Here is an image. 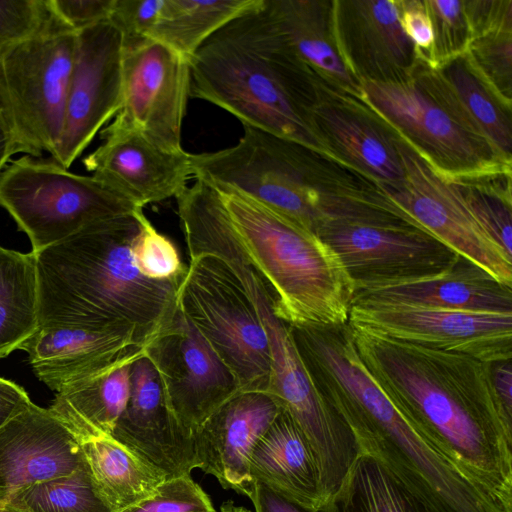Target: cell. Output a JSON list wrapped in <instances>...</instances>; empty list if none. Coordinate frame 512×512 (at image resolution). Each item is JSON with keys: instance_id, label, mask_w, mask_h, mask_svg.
<instances>
[{"instance_id": "cell-5", "label": "cell", "mask_w": 512, "mask_h": 512, "mask_svg": "<svg viewBox=\"0 0 512 512\" xmlns=\"http://www.w3.org/2000/svg\"><path fill=\"white\" fill-rule=\"evenodd\" d=\"M217 190L243 249L274 296L276 316L292 327L347 324L354 282L334 250L255 200Z\"/></svg>"}, {"instance_id": "cell-21", "label": "cell", "mask_w": 512, "mask_h": 512, "mask_svg": "<svg viewBox=\"0 0 512 512\" xmlns=\"http://www.w3.org/2000/svg\"><path fill=\"white\" fill-rule=\"evenodd\" d=\"M333 22L339 49L361 80L406 78L417 54L402 30L398 1L335 2Z\"/></svg>"}, {"instance_id": "cell-29", "label": "cell", "mask_w": 512, "mask_h": 512, "mask_svg": "<svg viewBox=\"0 0 512 512\" xmlns=\"http://www.w3.org/2000/svg\"><path fill=\"white\" fill-rule=\"evenodd\" d=\"M80 447L97 490L114 512L153 496L167 479L110 435L86 440Z\"/></svg>"}, {"instance_id": "cell-41", "label": "cell", "mask_w": 512, "mask_h": 512, "mask_svg": "<svg viewBox=\"0 0 512 512\" xmlns=\"http://www.w3.org/2000/svg\"><path fill=\"white\" fill-rule=\"evenodd\" d=\"M54 16L79 32L110 19L115 0H47Z\"/></svg>"}, {"instance_id": "cell-37", "label": "cell", "mask_w": 512, "mask_h": 512, "mask_svg": "<svg viewBox=\"0 0 512 512\" xmlns=\"http://www.w3.org/2000/svg\"><path fill=\"white\" fill-rule=\"evenodd\" d=\"M136 268L145 278L157 281L183 280L186 266L174 243L158 232L144 215L133 246Z\"/></svg>"}, {"instance_id": "cell-28", "label": "cell", "mask_w": 512, "mask_h": 512, "mask_svg": "<svg viewBox=\"0 0 512 512\" xmlns=\"http://www.w3.org/2000/svg\"><path fill=\"white\" fill-rule=\"evenodd\" d=\"M312 124L320 138L325 133L345 159L381 184L403 180L394 138L388 139L364 117L345 108L317 103L312 109Z\"/></svg>"}, {"instance_id": "cell-36", "label": "cell", "mask_w": 512, "mask_h": 512, "mask_svg": "<svg viewBox=\"0 0 512 512\" xmlns=\"http://www.w3.org/2000/svg\"><path fill=\"white\" fill-rule=\"evenodd\" d=\"M512 29H495L472 37L470 61L497 95L511 105Z\"/></svg>"}, {"instance_id": "cell-45", "label": "cell", "mask_w": 512, "mask_h": 512, "mask_svg": "<svg viewBox=\"0 0 512 512\" xmlns=\"http://www.w3.org/2000/svg\"><path fill=\"white\" fill-rule=\"evenodd\" d=\"M494 391L508 417L512 419V363L511 360L491 363Z\"/></svg>"}, {"instance_id": "cell-15", "label": "cell", "mask_w": 512, "mask_h": 512, "mask_svg": "<svg viewBox=\"0 0 512 512\" xmlns=\"http://www.w3.org/2000/svg\"><path fill=\"white\" fill-rule=\"evenodd\" d=\"M189 59L148 39L122 46V100L110 126L135 129L159 147L182 151V124L190 98Z\"/></svg>"}, {"instance_id": "cell-25", "label": "cell", "mask_w": 512, "mask_h": 512, "mask_svg": "<svg viewBox=\"0 0 512 512\" xmlns=\"http://www.w3.org/2000/svg\"><path fill=\"white\" fill-rule=\"evenodd\" d=\"M430 73L455 113L511 163V105L480 75L467 53L430 68Z\"/></svg>"}, {"instance_id": "cell-1", "label": "cell", "mask_w": 512, "mask_h": 512, "mask_svg": "<svg viewBox=\"0 0 512 512\" xmlns=\"http://www.w3.org/2000/svg\"><path fill=\"white\" fill-rule=\"evenodd\" d=\"M349 328L365 367L399 411L512 511V419L494 391L491 363Z\"/></svg>"}, {"instance_id": "cell-40", "label": "cell", "mask_w": 512, "mask_h": 512, "mask_svg": "<svg viewBox=\"0 0 512 512\" xmlns=\"http://www.w3.org/2000/svg\"><path fill=\"white\" fill-rule=\"evenodd\" d=\"M164 0H115L110 21L122 36V46L132 47L150 39Z\"/></svg>"}, {"instance_id": "cell-10", "label": "cell", "mask_w": 512, "mask_h": 512, "mask_svg": "<svg viewBox=\"0 0 512 512\" xmlns=\"http://www.w3.org/2000/svg\"><path fill=\"white\" fill-rule=\"evenodd\" d=\"M189 257L177 306L233 373L241 392L268 393L270 347L253 302L218 256Z\"/></svg>"}, {"instance_id": "cell-24", "label": "cell", "mask_w": 512, "mask_h": 512, "mask_svg": "<svg viewBox=\"0 0 512 512\" xmlns=\"http://www.w3.org/2000/svg\"><path fill=\"white\" fill-rule=\"evenodd\" d=\"M250 473L256 482L305 509L317 511L324 504L316 455L283 408L255 445Z\"/></svg>"}, {"instance_id": "cell-30", "label": "cell", "mask_w": 512, "mask_h": 512, "mask_svg": "<svg viewBox=\"0 0 512 512\" xmlns=\"http://www.w3.org/2000/svg\"><path fill=\"white\" fill-rule=\"evenodd\" d=\"M40 327L35 253L0 246V359Z\"/></svg>"}, {"instance_id": "cell-18", "label": "cell", "mask_w": 512, "mask_h": 512, "mask_svg": "<svg viewBox=\"0 0 512 512\" xmlns=\"http://www.w3.org/2000/svg\"><path fill=\"white\" fill-rule=\"evenodd\" d=\"M111 436L167 479L199 467L194 436L170 413L158 373L144 354L131 364L129 400Z\"/></svg>"}, {"instance_id": "cell-47", "label": "cell", "mask_w": 512, "mask_h": 512, "mask_svg": "<svg viewBox=\"0 0 512 512\" xmlns=\"http://www.w3.org/2000/svg\"><path fill=\"white\" fill-rule=\"evenodd\" d=\"M220 512H251L249 509L242 507V506H236L233 501H225L221 507Z\"/></svg>"}, {"instance_id": "cell-11", "label": "cell", "mask_w": 512, "mask_h": 512, "mask_svg": "<svg viewBox=\"0 0 512 512\" xmlns=\"http://www.w3.org/2000/svg\"><path fill=\"white\" fill-rule=\"evenodd\" d=\"M404 178L383 184L381 210L433 236L500 282L512 286V258L475 218L454 179L394 138Z\"/></svg>"}, {"instance_id": "cell-20", "label": "cell", "mask_w": 512, "mask_h": 512, "mask_svg": "<svg viewBox=\"0 0 512 512\" xmlns=\"http://www.w3.org/2000/svg\"><path fill=\"white\" fill-rule=\"evenodd\" d=\"M281 410L267 393L238 392L196 431L198 468L213 475L224 489L252 499L256 481L250 473L251 454Z\"/></svg>"}, {"instance_id": "cell-19", "label": "cell", "mask_w": 512, "mask_h": 512, "mask_svg": "<svg viewBox=\"0 0 512 512\" xmlns=\"http://www.w3.org/2000/svg\"><path fill=\"white\" fill-rule=\"evenodd\" d=\"M84 463L72 432L31 401L0 427V510L19 489L67 476Z\"/></svg>"}, {"instance_id": "cell-13", "label": "cell", "mask_w": 512, "mask_h": 512, "mask_svg": "<svg viewBox=\"0 0 512 512\" xmlns=\"http://www.w3.org/2000/svg\"><path fill=\"white\" fill-rule=\"evenodd\" d=\"M155 367L166 405L190 435L240 392L229 368L177 306L144 346Z\"/></svg>"}, {"instance_id": "cell-31", "label": "cell", "mask_w": 512, "mask_h": 512, "mask_svg": "<svg viewBox=\"0 0 512 512\" xmlns=\"http://www.w3.org/2000/svg\"><path fill=\"white\" fill-rule=\"evenodd\" d=\"M263 0H164L150 39L190 59L214 33Z\"/></svg>"}, {"instance_id": "cell-32", "label": "cell", "mask_w": 512, "mask_h": 512, "mask_svg": "<svg viewBox=\"0 0 512 512\" xmlns=\"http://www.w3.org/2000/svg\"><path fill=\"white\" fill-rule=\"evenodd\" d=\"M319 512H432L376 458L361 453Z\"/></svg>"}, {"instance_id": "cell-7", "label": "cell", "mask_w": 512, "mask_h": 512, "mask_svg": "<svg viewBox=\"0 0 512 512\" xmlns=\"http://www.w3.org/2000/svg\"><path fill=\"white\" fill-rule=\"evenodd\" d=\"M362 99L402 135L409 146L451 178L510 173L511 163L472 130L434 83L428 68L406 78L361 80Z\"/></svg>"}, {"instance_id": "cell-27", "label": "cell", "mask_w": 512, "mask_h": 512, "mask_svg": "<svg viewBox=\"0 0 512 512\" xmlns=\"http://www.w3.org/2000/svg\"><path fill=\"white\" fill-rule=\"evenodd\" d=\"M263 9L282 40L314 74L359 89L360 80L339 49L335 28L330 31L324 25L320 2L264 0Z\"/></svg>"}, {"instance_id": "cell-46", "label": "cell", "mask_w": 512, "mask_h": 512, "mask_svg": "<svg viewBox=\"0 0 512 512\" xmlns=\"http://www.w3.org/2000/svg\"><path fill=\"white\" fill-rule=\"evenodd\" d=\"M17 153H21L20 148L0 111V171Z\"/></svg>"}, {"instance_id": "cell-48", "label": "cell", "mask_w": 512, "mask_h": 512, "mask_svg": "<svg viewBox=\"0 0 512 512\" xmlns=\"http://www.w3.org/2000/svg\"><path fill=\"white\" fill-rule=\"evenodd\" d=\"M0 512H13V511H9V510H0Z\"/></svg>"}, {"instance_id": "cell-26", "label": "cell", "mask_w": 512, "mask_h": 512, "mask_svg": "<svg viewBox=\"0 0 512 512\" xmlns=\"http://www.w3.org/2000/svg\"><path fill=\"white\" fill-rule=\"evenodd\" d=\"M136 359L116 364L56 392L48 409L79 443L111 436L129 400L131 364Z\"/></svg>"}, {"instance_id": "cell-38", "label": "cell", "mask_w": 512, "mask_h": 512, "mask_svg": "<svg viewBox=\"0 0 512 512\" xmlns=\"http://www.w3.org/2000/svg\"><path fill=\"white\" fill-rule=\"evenodd\" d=\"M121 512H216L209 496L190 474L168 478L157 492Z\"/></svg>"}, {"instance_id": "cell-34", "label": "cell", "mask_w": 512, "mask_h": 512, "mask_svg": "<svg viewBox=\"0 0 512 512\" xmlns=\"http://www.w3.org/2000/svg\"><path fill=\"white\" fill-rule=\"evenodd\" d=\"M495 175V174H493ZM480 177L453 178L471 212L488 234L512 258L511 192Z\"/></svg>"}, {"instance_id": "cell-22", "label": "cell", "mask_w": 512, "mask_h": 512, "mask_svg": "<svg viewBox=\"0 0 512 512\" xmlns=\"http://www.w3.org/2000/svg\"><path fill=\"white\" fill-rule=\"evenodd\" d=\"M20 350L36 377L53 391L144 354L130 333L90 331L72 326L40 325Z\"/></svg>"}, {"instance_id": "cell-43", "label": "cell", "mask_w": 512, "mask_h": 512, "mask_svg": "<svg viewBox=\"0 0 512 512\" xmlns=\"http://www.w3.org/2000/svg\"><path fill=\"white\" fill-rule=\"evenodd\" d=\"M31 402L26 390L0 377V427Z\"/></svg>"}, {"instance_id": "cell-42", "label": "cell", "mask_w": 512, "mask_h": 512, "mask_svg": "<svg viewBox=\"0 0 512 512\" xmlns=\"http://www.w3.org/2000/svg\"><path fill=\"white\" fill-rule=\"evenodd\" d=\"M403 32L415 48L417 57L428 63L434 42L431 19L424 1H398Z\"/></svg>"}, {"instance_id": "cell-4", "label": "cell", "mask_w": 512, "mask_h": 512, "mask_svg": "<svg viewBox=\"0 0 512 512\" xmlns=\"http://www.w3.org/2000/svg\"><path fill=\"white\" fill-rule=\"evenodd\" d=\"M260 7L214 33L189 59L190 97L311 150L324 143L312 124L314 73Z\"/></svg>"}, {"instance_id": "cell-39", "label": "cell", "mask_w": 512, "mask_h": 512, "mask_svg": "<svg viewBox=\"0 0 512 512\" xmlns=\"http://www.w3.org/2000/svg\"><path fill=\"white\" fill-rule=\"evenodd\" d=\"M51 18L47 0H0V48L37 34Z\"/></svg>"}, {"instance_id": "cell-6", "label": "cell", "mask_w": 512, "mask_h": 512, "mask_svg": "<svg viewBox=\"0 0 512 512\" xmlns=\"http://www.w3.org/2000/svg\"><path fill=\"white\" fill-rule=\"evenodd\" d=\"M242 125L234 146L191 154L192 177L241 193L316 233L334 216L338 199L317 187L309 148Z\"/></svg>"}, {"instance_id": "cell-16", "label": "cell", "mask_w": 512, "mask_h": 512, "mask_svg": "<svg viewBox=\"0 0 512 512\" xmlns=\"http://www.w3.org/2000/svg\"><path fill=\"white\" fill-rule=\"evenodd\" d=\"M122 100V36L110 21L77 32L63 130L52 159L69 169Z\"/></svg>"}, {"instance_id": "cell-2", "label": "cell", "mask_w": 512, "mask_h": 512, "mask_svg": "<svg viewBox=\"0 0 512 512\" xmlns=\"http://www.w3.org/2000/svg\"><path fill=\"white\" fill-rule=\"evenodd\" d=\"M291 330L305 366L361 453L376 458L432 512H511L399 411L359 357L348 323Z\"/></svg>"}, {"instance_id": "cell-3", "label": "cell", "mask_w": 512, "mask_h": 512, "mask_svg": "<svg viewBox=\"0 0 512 512\" xmlns=\"http://www.w3.org/2000/svg\"><path fill=\"white\" fill-rule=\"evenodd\" d=\"M143 216L95 221L35 253L40 325L130 333L145 346L177 309L182 280H151L136 268Z\"/></svg>"}, {"instance_id": "cell-35", "label": "cell", "mask_w": 512, "mask_h": 512, "mask_svg": "<svg viewBox=\"0 0 512 512\" xmlns=\"http://www.w3.org/2000/svg\"><path fill=\"white\" fill-rule=\"evenodd\" d=\"M424 5L434 33V42L426 65L434 69L466 53L472 33L464 1L425 0Z\"/></svg>"}, {"instance_id": "cell-9", "label": "cell", "mask_w": 512, "mask_h": 512, "mask_svg": "<svg viewBox=\"0 0 512 512\" xmlns=\"http://www.w3.org/2000/svg\"><path fill=\"white\" fill-rule=\"evenodd\" d=\"M0 207L37 253L83 227L140 208L91 176L24 154L0 171Z\"/></svg>"}, {"instance_id": "cell-12", "label": "cell", "mask_w": 512, "mask_h": 512, "mask_svg": "<svg viewBox=\"0 0 512 512\" xmlns=\"http://www.w3.org/2000/svg\"><path fill=\"white\" fill-rule=\"evenodd\" d=\"M316 234L338 255L354 289L429 277L450 268L460 256L395 217L332 218Z\"/></svg>"}, {"instance_id": "cell-8", "label": "cell", "mask_w": 512, "mask_h": 512, "mask_svg": "<svg viewBox=\"0 0 512 512\" xmlns=\"http://www.w3.org/2000/svg\"><path fill=\"white\" fill-rule=\"evenodd\" d=\"M76 42L52 13L37 34L0 48V111L21 153L53 156L58 147Z\"/></svg>"}, {"instance_id": "cell-14", "label": "cell", "mask_w": 512, "mask_h": 512, "mask_svg": "<svg viewBox=\"0 0 512 512\" xmlns=\"http://www.w3.org/2000/svg\"><path fill=\"white\" fill-rule=\"evenodd\" d=\"M348 323L395 340L494 363L512 359V314L356 303Z\"/></svg>"}, {"instance_id": "cell-17", "label": "cell", "mask_w": 512, "mask_h": 512, "mask_svg": "<svg viewBox=\"0 0 512 512\" xmlns=\"http://www.w3.org/2000/svg\"><path fill=\"white\" fill-rule=\"evenodd\" d=\"M103 143L83 159L88 172L143 209L177 197L192 177L191 154L163 149L135 129L108 125Z\"/></svg>"}, {"instance_id": "cell-23", "label": "cell", "mask_w": 512, "mask_h": 512, "mask_svg": "<svg viewBox=\"0 0 512 512\" xmlns=\"http://www.w3.org/2000/svg\"><path fill=\"white\" fill-rule=\"evenodd\" d=\"M371 302L512 314V286L459 256L450 268L429 277L354 289L353 304Z\"/></svg>"}, {"instance_id": "cell-44", "label": "cell", "mask_w": 512, "mask_h": 512, "mask_svg": "<svg viewBox=\"0 0 512 512\" xmlns=\"http://www.w3.org/2000/svg\"><path fill=\"white\" fill-rule=\"evenodd\" d=\"M251 501L256 512H319L305 509L258 482Z\"/></svg>"}, {"instance_id": "cell-33", "label": "cell", "mask_w": 512, "mask_h": 512, "mask_svg": "<svg viewBox=\"0 0 512 512\" xmlns=\"http://www.w3.org/2000/svg\"><path fill=\"white\" fill-rule=\"evenodd\" d=\"M1 510L13 512H114L97 490L85 463L73 473L14 492Z\"/></svg>"}]
</instances>
